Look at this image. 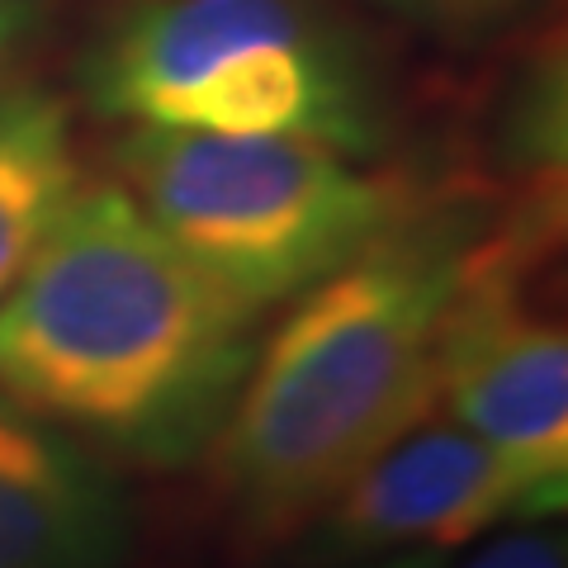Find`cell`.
<instances>
[{
    "mask_svg": "<svg viewBox=\"0 0 568 568\" xmlns=\"http://www.w3.org/2000/svg\"><path fill=\"white\" fill-rule=\"evenodd\" d=\"M549 511L559 517L526 474L459 422H436L432 413L369 459L313 526L323 559L365 564L417 549L440 555L503 521H549Z\"/></svg>",
    "mask_w": 568,
    "mask_h": 568,
    "instance_id": "obj_6",
    "label": "cell"
},
{
    "mask_svg": "<svg viewBox=\"0 0 568 568\" xmlns=\"http://www.w3.org/2000/svg\"><path fill=\"white\" fill-rule=\"evenodd\" d=\"M540 246L484 233L455 284L436 361V403L564 511L568 488V342L530 284Z\"/></svg>",
    "mask_w": 568,
    "mask_h": 568,
    "instance_id": "obj_5",
    "label": "cell"
},
{
    "mask_svg": "<svg viewBox=\"0 0 568 568\" xmlns=\"http://www.w3.org/2000/svg\"><path fill=\"white\" fill-rule=\"evenodd\" d=\"M119 185H81L0 294V398L152 469L204 455L261 346Z\"/></svg>",
    "mask_w": 568,
    "mask_h": 568,
    "instance_id": "obj_1",
    "label": "cell"
},
{
    "mask_svg": "<svg viewBox=\"0 0 568 568\" xmlns=\"http://www.w3.org/2000/svg\"><path fill=\"white\" fill-rule=\"evenodd\" d=\"M484 219L422 200L261 336L209 446L213 488L246 549L290 545L398 436L436 413V361Z\"/></svg>",
    "mask_w": 568,
    "mask_h": 568,
    "instance_id": "obj_2",
    "label": "cell"
},
{
    "mask_svg": "<svg viewBox=\"0 0 568 568\" xmlns=\"http://www.w3.org/2000/svg\"><path fill=\"white\" fill-rule=\"evenodd\" d=\"M346 568H440V564H436V555L417 549V555H384V559H365V564H346Z\"/></svg>",
    "mask_w": 568,
    "mask_h": 568,
    "instance_id": "obj_12",
    "label": "cell"
},
{
    "mask_svg": "<svg viewBox=\"0 0 568 568\" xmlns=\"http://www.w3.org/2000/svg\"><path fill=\"white\" fill-rule=\"evenodd\" d=\"M81 185L67 100L43 85L0 81V294Z\"/></svg>",
    "mask_w": 568,
    "mask_h": 568,
    "instance_id": "obj_8",
    "label": "cell"
},
{
    "mask_svg": "<svg viewBox=\"0 0 568 568\" xmlns=\"http://www.w3.org/2000/svg\"><path fill=\"white\" fill-rule=\"evenodd\" d=\"M39 20H43V0H0V77L39 33Z\"/></svg>",
    "mask_w": 568,
    "mask_h": 568,
    "instance_id": "obj_11",
    "label": "cell"
},
{
    "mask_svg": "<svg viewBox=\"0 0 568 568\" xmlns=\"http://www.w3.org/2000/svg\"><path fill=\"white\" fill-rule=\"evenodd\" d=\"M365 6L407 29L440 33V39H469V33L507 24L526 0H365Z\"/></svg>",
    "mask_w": 568,
    "mask_h": 568,
    "instance_id": "obj_9",
    "label": "cell"
},
{
    "mask_svg": "<svg viewBox=\"0 0 568 568\" xmlns=\"http://www.w3.org/2000/svg\"><path fill=\"white\" fill-rule=\"evenodd\" d=\"M81 91L129 129L290 138L355 162L394 133L384 71L323 0H142L91 39Z\"/></svg>",
    "mask_w": 568,
    "mask_h": 568,
    "instance_id": "obj_3",
    "label": "cell"
},
{
    "mask_svg": "<svg viewBox=\"0 0 568 568\" xmlns=\"http://www.w3.org/2000/svg\"><path fill=\"white\" fill-rule=\"evenodd\" d=\"M133 536L119 474L81 436L0 398V568H123Z\"/></svg>",
    "mask_w": 568,
    "mask_h": 568,
    "instance_id": "obj_7",
    "label": "cell"
},
{
    "mask_svg": "<svg viewBox=\"0 0 568 568\" xmlns=\"http://www.w3.org/2000/svg\"><path fill=\"white\" fill-rule=\"evenodd\" d=\"M455 568H568V549L559 530L521 526V530H503V536L484 540Z\"/></svg>",
    "mask_w": 568,
    "mask_h": 568,
    "instance_id": "obj_10",
    "label": "cell"
},
{
    "mask_svg": "<svg viewBox=\"0 0 568 568\" xmlns=\"http://www.w3.org/2000/svg\"><path fill=\"white\" fill-rule=\"evenodd\" d=\"M119 190L256 313L336 275L422 204L398 175L290 138L129 129Z\"/></svg>",
    "mask_w": 568,
    "mask_h": 568,
    "instance_id": "obj_4",
    "label": "cell"
}]
</instances>
